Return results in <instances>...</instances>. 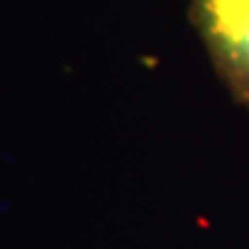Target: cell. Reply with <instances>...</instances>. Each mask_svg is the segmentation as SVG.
<instances>
[{"label":"cell","mask_w":249,"mask_h":249,"mask_svg":"<svg viewBox=\"0 0 249 249\" xmlns=\"http://www.w3.org/2000/svg\"><path fill=\"white\" fill-rule=\"evenodd\" d=\"M203 17L222 58L249 88V0H203Z\"/></svg>","instance_id":"obj_1"}]
</instances>
